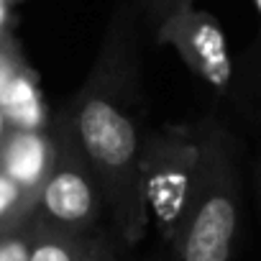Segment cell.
<instances>
[{
  "mask_svg": "<svg viewBox=\"0 0 261 261\" xmlns=\"http://www.w3.org/2000/svg\"><path fill=\"white\" fill-rule=\"evenodd\" d=\"M139 13L130 0L115 11L95 64L69 115L97 177L105 207L125 246L146 236L149 207L141 182V62Z\"/></svg>",
  "mask_w": 261,
  "mask_h": 261,
  "instance_id": "6da1fadb",
  "label": "cell"
},
{
  "mask_svg": "<svg viewBox=\"0 0 261 261\" xmlns=\"http://www.w3.org/2000/svg\"><path fill=\"white\" fill-rule=\"evenodd\" d=\"M197 159L172 241V261H230L241 223L238 141L215 120L192 123Z\"/></svg>",
  "mask_w": 261,
  "mask_h": 261,
  "instance_id": "7a4b0ae2",
  "label": "cell"
},
{
  "mask_svg": "<svg viewBox=\"0 0 261 261\" xmlns=\"http://www.w3.org/2000/svg\"><path fill=\"white\" fill-rule=\"evenodd\" d=\"M54 164L39 197V223L72 230L80 236H95L92 228L105 210V200L97 177L82 151L74 120L64 110L54 128Z\"/></svg>",
  "mask_w": 261,
  "mask_h": 261,
  "instance_id": "3957f363",
  "label": "cell"
},
{
  "mask_svg": "<svg viewBox=\"0 0 261 261\" xmlns=\"http://www.w3.org/2000/svg\"><path fill=\"white\" fill-rule=\"evenodd\" d=\"M197 144L192 125H164L144 139L141 182L149 215L156 218L164 243L172 241L187 185L195 169Z\"/></svg>",
  "mask_w": 261,
  "mask_h": 261,
  "instance_id": "277c9868",
  "label": "cell"
},
{
  "mask_svg": "<svg viewBox=\"0 0 261 261\" xmlns=\"http://www.w3.org/2000/svg\"><path fill=\"white\" fill-rule=\"evenodd\" d=\"M154 39L159 44L172 46L200 80H205L215 90H228L233 77V64L225 34L210 13L190 6L174 13L154 34Z\"/></svg>",
  "mask_w": 261,
  "mask_h": 261,
  "instance_id": "5b68a950",
  "label": "cell"
},
{
  "mask_svg": "<svg viewBox=\"0 0 261 261\" xmlns=\"http://www.w3.org/2000/svg\"><path fill=\"white\" fill-rule=\"evenodd\" d=\"M54 164V139L44 130H11L0 141V172L39 202Z\"/></svg>",
  "mask_w": 261,
  "mask_h": 261,
  "instance_id": "8992f818",
  "label": "cell"
},
{
  "mask_svg": "<svg viewBox=\"0 0 261 261\" xmlns=\"http://www.w3.org/2000/svg\"><path fill=\"white\" fill-rule=\"evenodd\" d=\"M0 113L16 130H41L46 123V108L36 74L26 64L11 77L8 87L0 95Z\"/></svg>",
  "mask_w": 261,
  "mask_h": 261,
  "instance_id": "52a82bcc",
  "label": "cell"
},
{
  "mask_svg": "<svg viewBox=\"0 0 261 261\" xmlns=\"http://www.w3.org/2000/svg\"><path fill=\"white\" fill-rule=\"evenodd\" d=\"M92 236L51 228L34 220V248L31 261H80Z\"/></svg>",
  "mask_w": 261,
  "mask_h": 261,
  "instance_id": "ba28073f",
  "label": "cell"
},
{
  "mask_svg": "<svg viewBox=\"0 0 261 261\" xmlns=\"http://www.w3.org/2000/svg\"><path fill=\"white\" fill-rule=\"evenodd\" d=\"M130 3L144 18V23L151 29V34H156L174 13L195 6V0H130Z\"/></svg>",
  "mask_w": 261,
  "mask_h": 261,
  "instance_id": "9c48e42d",
  "label": "cell"
},
{
  "mask_svg": "<svg viewBox=\"0 0 261 261\" xmlns=\"http://www.w3.org/2000/svg\"><path fill=\"white\" fill-rule=\"evenodd\" d=\"M34 248V220L29 228H18L0 236V261H31Z\"/></svg>",
  "mask_w": 261,
  "mask_h": 261,
  "instance_id": "30bf717a",
  "label": "cell"
},
{
  "mask_svg": "<svg viewBox=\"0 0 261 261\" xmlns=\"http://www.w3.org/2000/svg\"><path fill=\"white\" fill-rule=\"evenodd\" d=\"M80 261H125V258L118 253V248L113 246L110 238H105V236H92Z\"/></svg>",
  "mask_w": 261,
  "mask_h": 261,
  "instance_id": "8fae6325",
  "label": "cell"
},
{
  "mask_svg": "<svg viewBox=\"0 0 261 261\" xmlns=\"http://www.w3.org/2000/svg\"><path fill=\"white\" fill-rule=\"evenodd\" d=\"M21 67H23V62L18 59L16 49L8 44L6 36H0V95H3V90L8 87L11 77H13Z\"/></svg>",
  "mask_w": 261,
  "mask_h": 261,
  "instance_id": "7c38bea8",
  "label": "cell"
},
{
  "mask_svg": "<svg viewBox=\"0 0 261 261\" xmlns=\"http://www.w3.org/2000/svg\"><path fill=\"white\" fill-rule=\"evenodd\" d=\"M8 26V0H0V36Z\"/></svg>",
  "mask_w": 261,
  "mask_h": 261,
  "instance_id": "4fadbf2b",
  "label": "cell"
},
{
  "mask_svg": "<svg viewBox=\"0 0 261 261\" xmlns=\"http://www.w3.org/2000/svg\"><path fill=\"white\" fill-rule=\"evenodd\" d=\"M256 195H258V213H261V154H258V169H256Z\"/></svg>",
  "mask_w": 261,
  "mask_h": 261,
  "instance_id": "5bb4252c",
  "label": "cell"
},
{
  "mask_svg": "<svg viewBox=\"0 0 261 261\" xmlns=\"http://www.w3.org/2000/svg\"><path fill=\"white\" fill-rule=\"evenodd\" d=\"M6 118H3V113H0V141H3V134H6Z\"/></svg>",
  "mask_w": 261,
  "mask_h": 261,
  "instance_id": "9a60e30c",
  "label": "cell"
},
{
  "mask_svg": "<svg viewBox=\"0 0 261 261\" xmlns=\"http://www.w3.org/2000/svg\"><path fill=\"white\" fill-rule=\"evenodd\" d=\"M256 11H258V16H261V0H256Z\"/></svg>",
  "mask_w": 261,
  "mask_h": 261,
  "instance_id": "2e32d148",
  "label": "cell"
},
{
  "mask_svg": "<svg viewBox=\"0 0 261 261\" xmlns=\"http://www.w3.org/2000/svg\"><path fill=\"white\" fill-rule=\"evenodd\" d=\"M162 261H172V258H169V253H167V258H162Z\"/></svg>",
  "mask_w": 261,
  "mask_h": 261,
  "instance_id": "e0dca14e",
  "label": "cell"
}]
</instances>
